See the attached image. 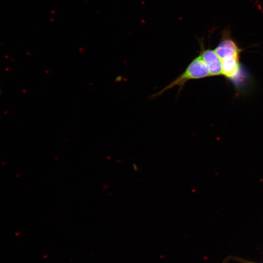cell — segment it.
Instances as JSON below:
<instances>
[{"mask_svg":"<svg viewBox=\"0 0 263 263\" xmlns=\"http://www.w3.org/2000/svg\"><path fill=\"white\" fill-rule=\"evenodd\" d=\"M209 76L204 61L201 57L198 56L190 62L182 74L160 92L153 94L151 97H157L167 90L176 86H178L179 91H181L188 80L204 78Z\"/></svg>","mask_w":263,"mask_h":263,"instance_id":"1","label":"cell"},{"mask_svg":"<svg viewBox=\"0 0 263 263\" xmlns=\"http://www.w3.org/2000/svg\"><path fill=\"white\" fill-rule=\"evenodd\" d=\"M214 51L221 61L232 58H240L241 52L228 31L223 32L220 42Z\"/></svg>","mask_w":263,"mask_h":263,"instance_id":"2","label":"cell"},{"mask_svg":"<svg viewBox=\"0 0 263 263\" xmlns=\"http://www.w3.org/2000/svg\"><path fill=\"white\" fill-rule=\"evenodd\" d=\"M201 44L199 56L204 61L210 76H217L222 74V61L214 50L205 49L203 42Z\"/></svg>","mask_w":263,"mask_h":263,"instance_id":"3","label":"cell"},{"mask_svg":"<svg viewBox=\"0 0 263 263\" xmlns=\"http://www.w3.org/2000/svg\"><path fill=\"white\" fill-rule=\"evenodd\" d=\"M239 59L232 58L222 60V75L229 79L235 77L240 69Z\"/></svg>","mask_w":263,"mask_h":263,"instance_id":"4","label":"cell"},{"mask_svg":"<svg viewBox=\"0 0 263 263\" xmlns=\"http://www.w3.org/2000/svg\"><path fill=\"white\" fill-rule=\"evenodd\" d=\"M240 262H241L242 263H254L250 262L245 261V260H240Z\"/></svg>","mask_w":263,"mask_h":263,"instance_id":"5","label":"cell"}]
</instances>
